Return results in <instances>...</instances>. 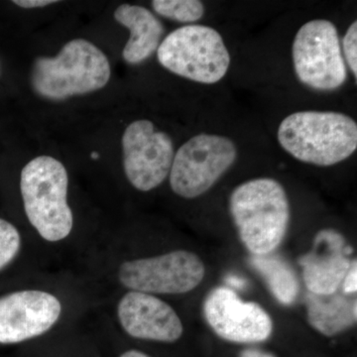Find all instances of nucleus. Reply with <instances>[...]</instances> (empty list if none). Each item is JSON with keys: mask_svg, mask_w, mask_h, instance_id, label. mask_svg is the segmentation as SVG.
Masks as SVG:
<instances>
[{"mask_svg": "<svg viewBox=\"0 0 357 357\" xmlns=\"http://www.w3.org/2000/svg\"><path fill=\"white\" fill-rule=\"evenodd\" d=\"M229 211L241 241L252 255H271L287 234L290 202L275 178H253L237 185L230 195Z\"/></svg>", "mask_w": 357, "mask_h": 357, "instance_id": "1", "label": "nucleus"}, {"mask_svg": "<svg viewBox=\"0 0 357 357\" xmlns=\"http://www.w3.org/2000/svg\"><path fill=\"white\" fill-rule=\"evenodd\" d=\"M278 141L287 153L301 162L333 166L356 152L357 124L340 112H295L279 126Z\"/></svg>", "mask_w": 357, "mask_h": 357, "instance_id": "2", "label": "nucleus"}, {"mask_svg": "<svg viewBox=\"0 0 357 357\" xmlns=\"http://www.w3.org/2000/svg\"><path fill=\"white\" fill-rule=\"evenodd\" d=\"M69 177L65 166L51 156H39L21 171L20 191L28 220L48 243L64 241L74 227L68 204Z\"/></svg>", "mask_w": 357, "mask_h": 357, "instance_id": "3", "label": "nucleus"}, {"mask_svg": "<svg viewBox=\"0 0 357 357\" xmlns=\"http://www.w3.org/2000/svg\"><path fill=\"white\" fill-rule=\"evenodd\" d=\"M110 75L109 59L102 50L86 40L74 39L56 57L35 61L31 84L42 98L63 100L105 88Z\"/></svg>", "mask_w": 357, "mask_h": 357, "instance_id": "4", "label": "nucleus"}, {"mask_svg": "<svg viewBox=\"0 0 357 357\" xmlns=\"http://www.w3.org/2000/svg\"><path fill=\"white\" fill-rule=\"evenodd\" d=\"M160 64L173 74L199 84L222 81L230 65L222 35L204 25H188L170 33L157 50Z\"/></svg>", "mask_w": 357, "mask_h": 357, "instance_id": "5", "label": "nucleus"}, {"mask_svg": "<svg viewBox=\"0 0 357 357\" xmlns=\"http://www.w3.org/2000/svg\"><path fill=\"white\" fill-rule=\"evenodd\" d=\"M234 141L217 134L202 133L184 143L174 156L169 178L172 191L184 199L206 194L234 165Z\"/></svg>", "mask_w": 357, "mask_h": 357, "instance_id": "6", "label": "nucleus"}, {"mask_svg": "<svg viewBox=\"0 0 357 357\" xmlns=\"http://www.w3.org/2000/svg\"><path fill=\"white\" fill-rule=\"evenodd\" d=\"M206 275L199 255L173 250L151 257L122 262L117 268L119 284L129 291L151 295H181L195 290Z\"/></svg>", "mask_w": 357, "mask_h": 357, "instance_id": "7", "label": "nucleus"}, {"mask_svg": "<svg viewBox=\"0 0 357 357\" xmlns=\"http://www.w3.org/2000/svg\"><path fill=\"white\" fill-rule=\"evenodd\" d=\"M294 70L301 83L316 91H335L347 79L337 27L326 20L300 28L292 46Z\"/></svg>", "mask_w": 357, "mask_h": 357, "instance_id": "8", "label": "nucleus"}, {"mask_svg": "<svg viewBox=\"0 0 357 357\" xmlns=\"http://www.w3.org/2000/svg\"><path fill=\"white\" fill-rule=\"evenodd\" d=\"M121 142L129 183L141 192L159 187L170 174L175 156L170 136L157 130L153 122L141 119L129 124Z\"/></svg>", "mask_w": 357, "mask_h": 357, "instance_id": "9", "label": "nucleus"}, {"mask_svg": "<svg viewBox=\"0 0 357 357\" xmlns=\"http://www.w3.org/2000/svg\"><path fill=\"white\" fill-rule=\"evenodd\" d=\"M206 323L222 340L236 344H258L271 337L273 321L255 302H244L227 287L213 289L203 304Z\"/></svg>", "mask_w": 357, "mask_h": 357, "instance_id": "10", "label": "nucleus"}, {"mask_svg": "<svg viewBox=\"0 0 357 357\" xmlns=\"http://www.w3.org/2000/svg\"><path fill=\"white\" fill-rule=\"evenodd\" d=\"M63 305L53 293L38 289L0 297V344H16L41 337L62 317Z\"/></svg>", "mask_w": 357, "mask_h": 357, "instance_id": "11", "label": "nucleus"}, {"mask_svg": "<svg viewBox=\"0 0 357 357\" xmlns=\"http://www.w3.org/2000/svg\"><path fill=\"white\" fill-rule=\"evenodd\" d=\"M116 314L122 330L136 340L174 344L184 333L177 312L151 294H124L117 304Z\"/></svg>", "mask_w": 357, "mask_h": 357, "instance_id": "12", "label": "nucleus"}, {"mask_svg": "<svg viewBox=\"0 0 357 357\" xmlns=\"http://www.w3.org/2000/svg\"><path fill=\"white\" fill-rule=\"evenodd\" d=\"M312 250L299 258L307 292L331 295L338 291L352 261L344 236L333 229L317 232Z\"/></svg>", "mask_w": 357, "mask_h": 357, "instance_id": "13", "label": "nucleus"}, {"mask_svg": "<svg viewBox=\"0 0 357 357\" xmlns=\"http://www.w3.org/2000/svg\"><path fill=\"white\" fill-rule=\"evenodd\" d=\"M114 18L130 31L122 52L126 63L141 64L158 50L165 29L151 11L140 6L121 4L114 11Z\"/></svg>", "mask_w": 357, "mask_h": 357, "instance_id": "14", "label": "nucleus"}, {"mask_svg": "<svg viewBox=\"0 0 357 357\" xmlns=\"http://www.w3.org/2000/svg\"><path fill=\"white\" fill-rule=\"evenodd\" d=\"M305 304L310 326L325 337H335L356 324V298L344 293L337 291L331 295H317L307 292Z\"/></svg>", "mask_w": 357, "mask_h": 357, "instance_id": "15", "label": "nucleus"}, {"mask_svg": "<svg viewBox=\"0 0 357 357\" xmlns=\"http://www.w3.org/2000/svg\"><path fill=\"white\" fill-rule=\"evenodd\" d=\"M250 263L266 282L275 299L285 306H290L295 302L299 294L300 283L293 268L285 260L271 255H252Z\"/></svg>", "mask_w": 357, "mask_h": 357, "instance_id": "16", "label": "nucleus"}, {"mask_svg": "<svg viewBox=\"0 0 357 357\" xmlns=\"http://www.w3.org/2000/svg\"><path fill=\"white\" fill-rule=\"evenodd\" d=\"M155 13L181 23L196 22L203 17L204 6L199 0H154Z\"/></svg>", "mask_w": 357, "mask_h": 357, "instance_id": "17", "label": "nucleus"}, {"mask_svg": "<svg viewBox=\"0 0 357 357\" xmlns=\"http://www.w3.org/2000/svg\"><path fill=\"white\" fill-rule=\"evenodd\" d=\"M21 236L15 227L0 218V271L8 266L20 255Z\"/></svg>", "mask_w": 357, "mask_h": 357, "instance_id": "18", "label": "nucleus"}, {"mask_svg": "<svg viewBox=\"0 0 357 357\" xmlns=\"http://www.w3.org/2000/svg\"><path fill=\"white\" fill-rule=\"evenodd\" d=\"M342 46H344V54L347 65L351 68L354 77H357V22L354 21L349 26L347 33H345L344 39H342Z\"/></svg>", "mask_w": 357, "mask_h": 357, "instance_id": "19", "label": "nucleus"}, {"mask_svg": "<svg viewBox=\"0 0 357 357\" xmlns=\"http://www.w3.org/2000/svg\"><path fill=\"white\" fill-rule=\"evenodd\" d=\"M342 293L344 295L351 296L357 292V261L356 259L352 261L351 269L345 275L344 281L342 283Z\"/></svg>", "mask_w": 357, "mask_h": 357, "instance_id": "20", "label": "nucleus"}, {"mask_svg": "<svg viewBox=\"0 0 357 357\" xmlns=\"http://www.w3.org/2000/svg\"><path fill=\"white\" fill-rule=\"evenodd\" d=\"M13 3L23 8H38V7L57 3V1L56 0H14Z\"/></svg>", "mask_w": 357, "mask_h": 357, "instance_id": "21", "label": "nucleus"}, {"mask_svg": "<svg viewBox=\"0 0 357 357\" xmlns=\"http://www.w3.org/2000/svg\"><path fill=\"white\" fill-rule=\"evenodd\" d=\"M239 357H275L273 354L269 352L260 351L256 349H246L241 352Z\"/></svg>", "mask_w": 357, "mask_h": 357, "instance_id": "22", "label": "nucleus"}, {"mask_svg": "<svg viewBox=\"0 0 357 357\" xmlns=\"http://www.w3.org/2000/svg\"><path fill=\"white\" fill-rule=\"evenodd\" d=\"M119 357H151L145 352L138 351V349H128V351L122 352Z\"/></svg>", "mask_w": 357, "mask_h": 357, "instance_id": "23", "label": "nucleus"}]
</instances>
